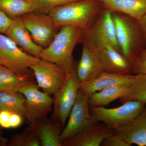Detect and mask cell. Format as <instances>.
<instances>
[{"label":"cell","mask_w":146,"mask_h":146,"mask_svg":"<svg viewBox=\"0 0 146 146\" xmlns=\"http://www.w3.org/2000/svg\"><path fill=\"white\" fill-rule=\"evenodd\" d=\"M60 28L49 46L42 50L39 58L57 64L68 74L75 67L73 50L77 44L82 43L83 30L69 25Z\"/></svg>","instance_id":"6da1fadb"},{"label":"cell","mask_w":146,"mask_h":146,"mask_svg":"<svg viewBox=\"0 0 146 146\" xmlns=\"http://www.w3.org/2000/svg\"><path fill=\"white\" fill-rule=\"evenodd\" d=\"M104 9L98 0H80L54 7L48 13L58 28L69 25L84 30Z\"/></svg>","instance_id":"7a4b0ae2"},{"label":"cell","mask_w":146,"mask_h":146,"mask_svg":"<svg viewBox=\"0 0 146 146\" xmlns=\"http://www.w3.org/2000/svg\"><path fill=\"white\" fill-rule=\"evenodd\" d=\"M112 12L116 39L120 50L131 64L146 47V37L138 20L123 13Z\"/></svg>","instance_id":"3957f363"},{"label":"cell","mask_w":146,"mask_h":146,"mask_svg":"<svg viewBox=\"0 0 146 146\" xmlns=\"http://www.w3.org/2000/svg\"><path fill=\"white\" fill-rule=\"evenodd\" d=\"M82 43L96 53L109 45L121 52L116 39L111 11L104 9L94 22L83 30Z\"/></svg>","instance_id":"277c9868"},{"label":"cell","mask_w":146,"mask_h":146,"mask_svg":"<svg viewBox=\"0 0 146 146\" xmlns=\"http://www.w3.org/2000/svg\"><path fill=\"white\" fill-rule=\"evenodd\" d=\"M114 108L104 106H90L91 115L98 121H101L114 130L123 126L133 120L146 104L143 102L131 100Z\"/></svg>","instance_id":"5b68a950"},{"label":"cell","mask_w":146,"mask_h":146,"mask_svg":"<svg viewBox=\"0 0 146 146\" xmlns=\"http://www.w3.org/2000/svg\"><path fill=\"white\" fill-rule=\"evenodd\" d=\"M40 58L24 52L7 36L0 33V65L21 75H34L31 67Z\"/></svg>","instance_id":"8992f818"},{"label":"cell","mask_w":146,"mask_h":146,"mask_svg":"<svg viewBox=\"0 0 146 146\" xmlns=\"http://www.w3.org/2000/svg\"><path fill=\"white\" fill-rule=\"evenodd\" d=\"M76 66L67 74L64 84L54 97L52 119L60 123L63 128L75 103L81 84L77 74Z\"/></svg>","instance_id":"52a82bcc"},{"label":"cell","mask_w":146,"mask_h":146,"mask_svg":"<svg viewBox=\"0 0 146 146\" xmlns=\"http://www.w3.org/2000/svg\"><path fill=\"white\" fill-rule=\"evenodd\" d=\"M33 80H31L19 90L25 97V118L29 124L44 117L52 110L53 99L42 92Z\"/></svg>","instance_id":"ba28073f"},{"label":"cell","mask_w":146,"mask_h":146,"mask_svg":"<svg viewBox=\"0 0 146 146\" xmlns=\"http://www.w3.org/2000/svg\"><path fill=\"white\" fill-rule=\"evenodd\" d=\"M35 43L43 49L49 46L58 28L48 13L34 11L21 16Z\"/></svg>","instance_id":"9c48e42d"},{"label":"cell","mask_w":146,"mask_h":146,"mask_svg":"<svg viewBox=\"0 0 146 146\" xmlns=\"http://www.w3.org/2000/svg\"><path fill=\"white\" fill-rule=\"evenodd\" d=\"M68 118L60 135L62 143L98 122L90 113L88 97L80 91Z\"/></svg>","instance_id":"30bf717a"},{"label":"cell","mask_w":146,"mask_h":146,"mask_svg":"<svg viewBox=\"0 0 146 146\" xmlns=\"http://www.w3.org/2000/svg\"><path fill=\"white\" fill-rule=\"evenodd\" d=\"M37 85L49 96L54 95L62 87L67 74L55 63L41 59L30 68Z\"/></svg>","instance_id":"8fae6325"},{"label":"cell","mask_w":146,"mask_h":146,"mask_svg":"<svg viewBox=\"0 0 146 146\" xmlns=\"http://www.w3.org/2000/svg\"><path fill=\"white\" fill-rule=\"evenodd\" d=\"M5 34L25 52L39 58L43 48L34 42L21 17L13 18Z\"/></svg>","instance_id":"7c38bea8"},{"label":"cell","mask_w":146,"mask_h":146,"mask_svg":"<svg viewBox=\"0 0 146 146\" xmlns=\"http://www.w3.org/2000/svg\"><path fill=\"white\" fill-rule=\"evenodd\" d=\"M136 74H119L103 72L92 80L80 84L79 91L88 98L95 92L115 85H132Z\"/></svg>","instance_id":"4fadbf2b"},{"label":"cell","mask_w":146,"mask_h":146,"mask_svg":"<svg viewBox=\"0 0 146 146\" xmlns=\"http://www.w3.org/2000/svg\"><path fill=\"white\" fill-rule=\"evenodd\" d=\"M114 130L104 123L86 128L72 138L63 142V146H99Z\"/></svg>","instance_id":"5bb4252c"},{"label":"cell","mask_w":146,"mask_h":146,"mask_svg":"<svg viewBox=\"0 0 146 146\" xmlns=\"http://www.w3.org/2000/svg\"><path fill=\"white\" fill-rule=\"evenodd\" d=\"M29 124V128L39 138L41 146H63L60 140L63 127L60 123L52 122L44 117Z\"/></svg>","instance_id":"9a60e30c"},{"label":"cell","mask_w":146,"mask_h":146,"mask_svg":"<svg viewBox=\"0 0 146 146\" xmlns=\"http://www.w3.org/2000/svg\"><path fill=\"white\" fill-rule=\"evenodd\" d=\"M131 146H146V106L137 116L125 125L114 130Z\"/></svg>","instance_id":"2e32d148"},{"label":"cell","mask_w":146,"mask_h":146,"mask_svg":"<svg viewBox=\"0 0 146 146\" xmlns=\"http://www.w3.org/2000/svg\"><path fill=\"white\" fill-rule=\"evenodd\" d=\"M104 72L119 74H130L131 64L121 52L112 45H108L97 53Z\"/></svg>","instance_id":"e0dca14e"},{"label":"cell","mask_w":146,"mask_h":146,"mask_svg":"<svg viewBox=\"0 0 146 146\" xmlns=\"http://www.w3.org/2000/svg\"><path fill=\"white\" fill-rule=\"evenodd\" d=\"M76 70L81 83L96 78L104 72L98 54L83 45L81 58L77 65Z\"/></svg>","instance_id":"ac0fdd59"},{"label":"cell","mask_w":146,"mask_h":146,"mask_svg":"<svg viewBox=\"0 0 146 146\" xmlns=\"http://www.w3.org/2000/svg\"><path fill=\"white\" fill-rule=\"evenodd\" d=\"M105 10L123 13L139 21L146 13V0H98Z\"/></svg>","instance_id":"d6986e66"},{"label":"cell","mask_w":146,"mask_h":146,"mask_svg":"<svg viewBox=\"0 0 146 146\" xmlns=\"http://www.w3.org/2000/svg\"><path fill=\"white\" fill-rule=\"evenodd\" d=\"M131 86L126 84L115 85L95 92L88 98L89 106L105 107L124 96L130 90Z\"/></svg>","instance_id":"ffe728a7"},{"label":"cell","mask_w":146,"mask_h":146,"mask_svg":"<svg viewBox=\"0 0 146 146\" xmlns=\"http://www.w3.org/2000/svg\"><path fill=\"white\" fill-rule=\"evenodd\" d=\"M0 9L12 18L34 11L47 13L45 9L31 0H0Z\"/></svg>","instance_id":"44dd1931"},{"label":"cell","mask_w":146,"mask_h":146,"mask_svg":"<svg viewBox=\"0 0 146 146\" xmlns=\"http://www.w3.org/2000/svg\"><path fill=\"white\" fill-rule=\"evenodd\" d=\"M32 77L18 74L0 65V92H18L22 86L32 80Z\"/></svg>","instance_id":"7402d4cb"},{"label":"cell","mask_w":146,"mask_h":146,"mask_svg":"<svg viewBox=\"0 0 146 146\" xmlns=\"http://www.w3.org/2000/svg\"><path fill=\"white\" fill-rule=\"evenodd\" d=\"M25 99L20 92H0V111L7 110L25 117Z\"/></svg>","instance_id":"603a6c76"},{"label":"cell","mask_w":146,"mask_h":146,"mask_svg":"<svg viewBox=\"0 0 146 146\" xmlns=\"http://www.w3.org/2000/svg\"><path fill=\"white\" fill-rule=\"evenodd\" d=\"M136 75L130 90L119 99L122 103L129 101L137 100L146 104V75Z\"/></svg>","instance_id":"cb8c5ba5"},{"label":"cell","mask_w":146,"mask_h":146,"mask_svg":"<svg viewBox=\"0 0 146 146\" xmlns=\"http://www.w3.org/2000/svg\"><path fill=\"white\" fill-rule=\"evenodd\" d=\"M9 145L40 146L41 143L38 137L28 127L22 133L16 134L12 137Z\"/></svg>","instance_id":"d4e9b609"},{"label":"cell","mask_w":146,"mask_h":146,"mask_svg":"<svg viewBox=\"0 0 146 146\" xmlns=\"http://www.w3.org/2000/svg\"><path fill=\"white\" fill-rule=\"evenodd\" d=\"M25 117L16 112L7 110L0 111V126L4 128H15L22 124Z\"/></svg>","instance_id":"484cf974"},{"label":"cell","mask_w":146,"mask_h":146,"mask_svg":"<svg viewBox=\"0 0 146 146\" xmlns=\"http://www.w3.org/2000/svg\"><path fill=\"white\" fill-rule=\"evenodd\" d=\"M131 70L133 74L146 75V47L133 59Z\"/></svg>","instance_id":"4316f807"},{"label":"cell","mask_w":146,"mask_h":146,"mask_svg":"<svg viewBox=\"0 0 146 146\" xmlns=\"http://www.w3.org/2000/svg\"><path fill=\"white\" fill-rule=\"evenodd\" d=\"M36 4L40 6L48 13L50 10L54 7L64 5L70 3L80 0H31Z\"/></svg>","instance_id":"83f0119b"},{"label":"cell","mask_w":146,"mask_h":146,"mask_svg":"<svg viewBox=\"0 0 146 146\" xmlns=\"http://www.w3.org/2000/svg\"><path fill=\"white\" fill-rule=\"evenodd\" d=\"M102 145L104 146H131L122 138L115 133L105 139Z\"/></svg>","instance_id":"f1b7e54d"},{"label":"cell","mask_w":146,"mask_h":146,"mask_svg":"<svg viewBox=\"0 0 146 146\" xmlns=\"http://www.w3.org/2000/svg\"><path fill=\"white\" fill-rule=\"evenodd\" d=\"M13 18H10L0 9V33L5 34L11 23Z\"/></svg>","instance_id":"f546056e"},{"label":"cell","mask_w":146,"mask_h":146,"mask_svg":"<svg viewBox=\"0 0 146 146\" xmlns=\"http://www.w3.org/2000/svg\"><path fill=\"white\" fill-rule=\"evenodd\" d=\"M138 22L141 30L146 37V13L138 21Z\"/></svg>","instance_id":"4dcf8cb0"}]
</instances>
